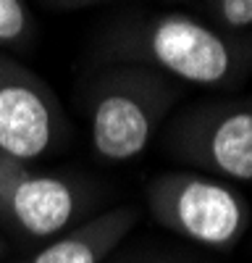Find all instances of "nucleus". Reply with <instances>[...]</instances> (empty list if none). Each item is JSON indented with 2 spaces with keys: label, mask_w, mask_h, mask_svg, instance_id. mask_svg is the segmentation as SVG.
<instances>
[{
  "label": "nucleus",
  "mask_w": 252,
  "mask_h": 263,
  "mask_svg": "<svg viewBox=\"0 0 252 263\" xmlns=\"http://www.w3.org/2000/svg\"><path fill=\"white\" fill-rule=\"evenodd\" d=\"M90 195L81 182L34 171L0 153V227L21 239H48L76 227Z\"/></svg>",
  "instance_id": "nucleus-5"
},
{
  "label": "nucleus",
  "mask_w": 252,
  "mask_h": 263,
  "mask_svg": "<svg viewBox=\"0 0 252 263\" xmlns=\"http://www.w3.org/2000/svg\"><path fill=\"white\" fill-rule=\"evenodd\" d=\"M105 263H181V260L165 258V255H153V253H123V250H116Z\"/></svg>",
  "instance_id": "nucleus-10"
},
{
  "label": "nucleus",
  "mask_w": 252,
  "mask_h": 263,
  "mask_svg": "<svg viewBox=\"0 0 252 263\" xmlns=\"http://www.w3.org/2000/svg\"><path fill=\"white\" fill-rule=\"evenodd\" d=\"M34 18L27 0H0V45L16 48L29 42Z\"/></svg>",
  "instance_id": "nucleus-8"
},
{
  "label": "nucleus",
  "mask_w": 252,
  "mask_h": 263,
  "mask_svg": "<svg viewBox=\"0 0 252 263\" xmlns=\"http://www.w3.org/2000/svg\"><path fill=\"white\" fill-rule=\"evenodd\" d=\"M139 218L142 208L137 205L105 208L16 263H105L132 234Z\"/></svg>",
  "instance_id": "nucleus-7"
},
{
  "label": "nucleus",
  "mask_w": 252,
  "mask_h": 263,
  "mask_svg": "<svg viewBox=\"0 0 252 263\" xmlns=\"http://www.w3.org/2000/svg\"><path fill=\"white\" fill-rule=\"evenodd\" d=\"M153 221L210 250H231L252 224V205L234 182L200 171H163L144 184Z\"/></svg>",
  "instance_id": "nucleus-3"
},
{
  "label": "nucleus",
  "mask_w": 252,
  "mask_h": 263,
  "mask_svg": "<svg viewBox=\"0 0 252 263\" xmlns=\"http://www.w3.org/2000/svg\"><path fill=\"white\" fill-rule=\"evenodd\" d=\"M174 161L226 182H252V98H207L181 105L163 124Z\"/></svg>",
  "instance_id": "nucleus-4"
},
{
  "label": "nucleus",
  "mask_w": 252,
  "mask_h": 263,
  "mask_svg": "<svg viewBox=\"0 0 252 263\" xmlns=\"http://www.w3.org/2000/svg\"><path fill=\"white\" fill-rule=\"evenodd\" d=\"M205 11L210 16V24L242 34L252 27V0H205Z\"/></svg>",
  "instance_id": "nucleus-9"
},
{
  "label": "nucleus",
  "mask_w": 252,
  "mask_h": 263,
  "mask_svg": "<svg viewBox=\"0 0 252 263\" xmlns=\"http://www.w3.org/2000/svg\"><path fill=\"white\" fill-rule=\"evenodd\" d=\"M97 53L207 90H234L252 77V34L223 32L186 13L121 16L97 37Z\"/></svg>",
  "instance_id": "nucleus-1"
},
{
  "label": "nucleus",
  "mask_w": 252,
  "mask_h": 263,
  "mask_svg": "<svg viewBox=\"0 0 252 263\" xmlns=\"http://www.w3.org/2000/svg\"><path fill=\"white\" fill-rule=\"evenodd\" d=\"M6 255V239H3V234H0V258Z\"/></svg>",
  "instance_id": "nucleus-12"
},
{
  "label": "nucleus",
  "mask_w": 252,
  "mask_h": 263,
  "mask_svg": "<svg viewBox=\"0 0 252 263\" xmlns=\"http://www.w3.org/2000/svg\"><path fill=\"white\" fill-rule=\"evenodd\" d=\"M97 3H113V0H45V6H50L55 11H76V8H87V6H97Z\"/></svg>",
  "instance_id": "nucleus-11"
},
{
  "label": "nucleus",
  "mask_w": 252,
  "mask_h": 263,
  "mask_svg": "<svg viewBox=\"0 0 252 263\" xmlns=\"http://www.w3.org/2000/svg\"><path fill=\"white\" fill-rule=\"evenodd\" d=\"M184 84L139 63H111L90 90V142L102 163H126L153 145Z\"/></svg>",
  "instance_id": "nucleus-2"
},
{
  "label": "nucleus",
  "mask_w": 252,
  "mask_h": 263,
  "mask_svg": "<svg viewBox=\"0 0 252 263\" xmlns=\"http://www.w3.org/2000/svg\"><path fill=\"white\" fill-rule=\"evenodd\" d=\"M66 137V114L50 84L13 58L0 55V153L29 163Z\"/></svg>",
  "instance_id": "nucleus-6"
}]
</instances>
